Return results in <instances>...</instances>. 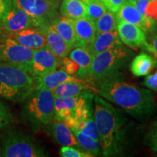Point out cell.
Here are the masks:
<instances>
[{"label":"cell","instance_id":"obj_32","mask_svg":"<svg viewBox=\"0 0 157 157\" xmlns=\"http://www.w3.org/2000/svg\"><path fill=\"white\" fill-rule=\"evenodd\" d=\"M60 66L61 67V69L72 76L77 74L78 70V64L70 58H68V56L60 60Z\"/></svg>","mask_w":157,"mask_h":157},{"label":"cell","instance_id":"obj_24","mask_svg":"<svg viewBox=\"0 0 157 157\" xmlns=\"http://www.w3.org/2000/svg\"><path fill=\"white\" fill-rule=\"evenodd\" d=\"M156 66L154 58L146 52L135 56L130 64L131 72L136 76H146L151 73Z\"/></svg>","mask_w":157,"mask_h":157},{"label":"cell","instance_id":"obj_21","mask_svg":"<svg viewBox=\"0 0 157 157\" xmlns=\"http://www.w3.org/2000/svg\"><path fill=\"white\" fill-rule=\"evenodd\" d=\"M116 15L119 21L136 25L140 27L145 33L146 32L145 17L141 15L131 0H127L116 13Z\"/></svg>","mask_w":157,"mask_h":157},{"label":"cell","instance_id":"obj_23","mask_svg":"<svg viewBox=\"0 0 157 157\" xmlns=\"http://www.w3.org/2000/svg\"><path fill=\"white\" fill-rule=\"evenodd\" d=\"M52 27L55 29L58 34L62 37L71 50L76 48V42L75 32H74L73 20H71L64 17H59L52 23Z\"/></svg>","mask_w":157,"mask_h":157},{"label":"cell","instance_id":"obj_1","mask_svg":"<svg viewBox=\"0 0 157 157\" xmlns=\"http://www.w3.org/2000/svg\"><path fill=\"white\" fill-rule=\"evenodd\" d=\"M94 86L101 97L121 108L135 119H146L157 111L152 91L127 83L119 75L105 78Z\"/></svg>","mask_w":157,"mask_h":157},{"label":"cell","instance_id":"obj_15","mask_svg":"<svg viewBox=\"0 0 157 157\" xmlns=\"http://www.w3.org/2000/svg\"><path fill=\"white\" fill-rule=\"evenodd\" d=\"M76 47H87L93 41L96 35L95 22L88 17L74 20Z\"/></svg>","mask_w":157,"mask_h":157},{"label":"cell","instance_id":"obj_40","mask_svg":"<svg viewBox=\"0 0 157 157\" xmlns=\"http://www.w3.org/2000/svg\"><path fill=\"white\" fill-rule=\"evenodd\" d=\"M81 1H82V2H83L84 3V4H85V3L87 2L88 1V0H81Z\"/></svg>","mask_w":157,"mask_h":157},{"label":"cell","instance_id":"obj_18","mask_svg":"<svg viewBox=\"0 0 157 157\" xmlns=\"http://www.w3.org/2000/svg\"><path fill=\"white\" fill-rule=\"evenodd\" d=\"M84 91H95L97 89L81 78H78L75 81H68L59 84L52 90L55 98L59 97H74L79 95Z\"/></svg>","mask_w":157,"mask_h":157},{"label":"cell","instance_id":"obj_12","mask_svg":"<svg viewBox=\"0 0 157 157\" xmlns=\"http://www.w3.org/2000/svg\"><path fill=\"white\" fill-rule=\"evenodd\" d=\"M42 128L58 144L63 146H73L82 150L71 129L63 121L53 119Z\"/></svg>","mask_w":157,"mask_h":157},{"label":"cell","instance_id":"obj_11","mask_svg":"<svg viewBox=\"0 0 157 157\" xmlns=\"http://www.w3.org/2000/svg\"><path fill=\"white\" fill-rule=\"evenodd\" d=\"M0 23L1 26L8 34L18 32L31 27H38L36 21L30 15L15 7H12Z\"/></svg>","mask_w":157,"mask_h":157},{"label":"cell","instance_id":"obj_4","mask_svg":"<svg viewBox=\"0 0 157 157\" xmlns=\"http://www.w3.org/2000/svg\"><path fill=\"white\" fill-rule=\"evenodd\" d=\"M35 77L16 66L0 63V97L22 102L35 90Z\"/></svg>","mask_w":157,"mask_h":157},{"label":"cell","instance_id":"obj_20","mask_svg":"<svg viewBox=\"0 0 157 157\" xmlns=\"http://www.w3.org/2000/svg\"><path fill=\"white\" fill-rule=\"evenodd\" d=\"M68 57L78 64V70L76 74L78 77L87 82L93 56L87 48L83 47H76L71 50Z\"/></svg>","mask_w":157,"mask_h":157},{"label":"cell","instance_id":"obj_17","mask_svg":"<svg viewBox=\"0 0 157 157\" xmlns=\"http://www.w3.org/2000/svg\"><path fill=\"white\" fill-rule=\"evenodd\" d=\"M40 29L44 33L47 47L53 52L55 56L60 60L68 56L71 48L53 27L52 25H47Z\"/></svg>","mask_w":157,"mask_h":157},{"label":"cell","instance_id":"obj_31","mask_svg":"<svg viewBox=\"0 0 157 157\" xmlns=\"http://www.w3.org/2000/svg\"><path fill=\"white\" fill-rule=\"evenodd\" d=\"M60 154L63 157H92L87 152L73 146H63Z\"/></svg>","mask_w":157,"mask_h":157},{"label":"cell","instance_id":"obj_22","mask_svg":"<svg viewBox=\"0 0 157 157\" xmlns=\"http://www.w3.org/2000/svg\"><path fill=\"white\" fill-rule=\"evenodd\" d=\"M59 10L62 17L73 21L87 16L86 5L81 0H62Z\"/></svg>","mask_w":157,"mask_h":157},{"label":"cell","instance_id":"obj_34","mask_svg":"<svg viewBox=\"0 0 157 157\" xmlns=\"http://www.w3.org/2000/svg\"><path fill=\"white\" fill-rule=\"evenodd\" d=\"M109 10L117 13L127 0H101Z\"/></svg>","mask_w":157,"mask_h":157},{"label":"cell","instance_id":"obj_27","mask_svg":"<svg viewBox=\"0 0 157 157\" xmlns=\"http://www.w3.org/2000/svg\"><path fill=\"white\" fill-rule=\"evenodd\" d=\"M85 5L87 8V17L94 22L108 10L101 0H88Z\"/></svg>","mask_w":157,"mask_h":157},{"label":"cell","instance_id":"obj_3","mask_svg":"<svg viewBox=\"0 0 157 157\" xmlns=\"http://www.w3.org/2000/svg\"><path fill=\"white\" fill-rule=\"evenodd\" d=\"M134 55L122 44L96 55L93 57L87 82L95 85L105 78L119 76L121 71L128 66Z\"/></svg>","mask_w":157,"mask_h":157},{"label":"cell","instance_id":"obj_7","mask_svg":"<svg viewBox=\"0 0 157 157\" xmlns=\"http://www.w3.org/2000/svg\"><path fill=\"white\" fill-rule=\"evenodd\" d=\"M44 147L31 135L10 129L3 137L0 156L44 157L48 156Z\"/></svg>","mask_w":157,"mask_h":157},{"label":"cell","instance_id":"obj_25","mask_svg":"<svg viewBox=\"0 0 157 157\" xmlns=\"http://www.w3.org/2000/svg\"><path fill=\"white\" fill-rule=\"evenodd\" d=\"M71 131L75 135L78 144L84 151L91 155V156H100L102 150L99 140L84 134L78 129H72Z\"/></svg>","mask_w":157,"mask_h":157},{"label":"cell","instance_id":"obj_19","mask_svg":"<svg viewBox=\"0 0 157 157\" xmlns=\"http://www.w3.org/2000/svg\"><path fill=\"white\" fill-rule=\"evenodd\" d=\"M78 78L70 75L63 69H56L51 73L35 77V89L44 88L52 91L57 86L61 83L68 81H75Z\"/></svg>","mask_w":157,"mask_h":157},{"label":"cell","instance_id":"obj_37","mask_svg":"<svg viewBox=\"0 0 157 157\" xmlns=\"http://www.w3.org/2000/svg\"><path fill=\"white\" fill-rule=\"evenodd\" d=\"M13 7V0H0V21Z\"/></svg>","mask_w":157,"mask_h":157},{"label":"cell","instance_id":"obj_35","mask_svg":"<svg viewBox=\"0 0 157 157\" xmlns=\"http://www.w3.org/2000/svg\"><path fill=\"white\" fill-rule=\"evenodd\" d=\"M146 16L157 21V0H150L146 9Z\"/></svg>","mask_w":157,"mask_h":157},{"label":"cell","instance_id":"obj_28","mask_svg":"<svg viewBox=\"0 0 157 157\" xmlns=\"http://www.w3.org/2000/svg\"><path fill=\"white\" fill-rule=\"evenodd\" d=\"M76 129H78V130H80L81 132L84 133V134L89 135V136L93 137L96 140H99V135H98L93 115L90 116L87 119L80 121Z\"/></svg>","mask_w":157,"mask_h":157},{"label":"cell","instance_id":"obj_41","mask_svg":"<svg viewBox=\"0 0 157 157\" xmlns=\"http://www.w3.org/2000/svg\"><path fill=\"white\" fill-rule=\"evenodd\" d=\"M0 149H1V144H0Z\"/></svg>","mask_w":157,"mask_h":157},{"label":"cell","instance_id":"obj_2","mask_svg":"<svg viewBox=\"0 0 157 157\" xmlns=\"http://www.w3.org/2000/svg\"><path fill=\"white\" fill-rule=\"evenodd\" d=\"M93 116L103 156H123L129 144L127 122L121 111L98 95Z\"/></svg>","mask_w":157,"mask_h":157},{"label":"cell","instance_id":"obj_14","mask_svg":"<svg viewBox=\"0 0 157 157\" xmlns=\"http://www.w3.org/2000/svg\"><path fill=\"white\" fill-rule=\"evenodd\" d=\"M7 35L19 44L33 50L47 47L44 33L38 27H31L15 33H7Z\"/></svg>","mask_w":157,"mask_h":157},{"label":"cell","instance_id":"obj_29","mask_svg":"<svg viewBox=\"0 0 157 157\" xmlns=\"http://www.w3.org/2000/svg\"><path fill=\"white\" fill-rule=\"evenodd\" d=\"M13 120V114L8 105L0 101V130L7 128Z\"/></svg>","mask_w":157,"mask_h":157},{"label":"cell","instance_id":"obj_38","mask_svg":"<svg viewBox=\"0 0 157 157\" xmlns=\"http://www.w3.org/2000/svg\"><path fill=\"white\" fill-rule=\"evenodd\" d=\"M143 17L146 16V9L150 0H131Z\"/></svg>","mask_w":157,"mask_h":157},{"label":"cell","instance_id":"obj_13","mask_svg":"<svg viewBox=\"0 0 157 157\" xmlns=\"http://www.w3.org/2000/svg\"><path fill=\"white\" fill-rule=\"evenodd\" d=\"M117 30L121 42L129 48H143L147 42L146 33L136 25L119 21Z\"/></svg>","mask_w":157,"mask_h":157},{"label":"cell","instance_id":"obj_9","mask_svg":"<svg viewBox=\"0 0 157 157\" xmlns=\"http://www.w3.org/2000/svg\"><path fill=\"white\" fill-rule=\"evenodd\" d=\"M35 50L17 43L7 36L0 40V63H6L25 70Z\"/></svg>","mask_w":157,"mask_h":157},{"label":"cell","instance_id":"obj_30","mask_svg":"<svg viewBox=\"0 0 157 157\" xmlns=\"http://www.w3.org/2000/svg\"><path fill=\"white\" fill-rule=\"evenodd\" d=\"M147 145L157 156V121L151 124L146 135Z\"/></svg>","mask_w":157,"mask_h":157},{"label":"cell","instance_id":"obj_8","mask_svg":"<svg viewBox=\"0 0 157 157\" xmlns=\"http://www.w3.org/2000/svg\"><path fill=\"white\" fill-rule=\"evenodd\" d=\"M13 5L30 15L39 28L51 25L60 17L53 0H13Z\"/></svg>","mask_w":157,"mask_h":157},{"label":"cell","instance_id":"obj_26","mask_svg":"<svg viewBox=\"0 0 157 157\" xmlns=\"http://www.w3.org/2000/svg\"><path fill=\"white\" fill-rule=\"evenodd\" d=\"M119 22L116 13L107 10L99 18L95 21L96 32L102 33L117 30Z\"/></svg>","mask_w":157,"mask_h":157},{"label":"cell","instance_id":"obj_33","mask_svg":"<svg viewBox=\"0 0 157 157\" xmlns=\"http://www.w3.org/2000/svg\"><path fill=\"white\" fill-rule=\"evenodd\" d=\"M143 81V86L152 91L157 92V70L152 74H148Z\"/></svg>","mask_w":157,"mask_h":157},{"label":"cell","instance_id":"obj_39","mask_svg":"<svg viewBox=\"0 0 157 157\" xmlns=\"http://www.w3.org/2000/svg\"><path fill=\"white\" fill-rule=\"evenodd\" d=\"M61 1H62V0H53V2H54L56 3V5L58 6V7H59V6H60V2H61Z\"/></svg>","mask_w":157,"mask_h":157},{"label":"cell","instance_id":"obj_16","mask_svg":"<svg viewBox=\"0 0 157 157\" xmlns=\"http://www.w3.org/2000/svg\"><path fill=\"white\" fill-rule=\"evenodd\" d=\"M121 44L117 30L96 33L93 41L87 47V50L93 57L100 52Z\"/></svg>","mask_w":157,"mask_h":157},{"label":"cell","instance_id":"obj_6","mask_svg":"<svg viewBox=\"0 0 157 157\" xmlns=\"http://www.w3.org/2000/svg\"><path fill=\"white\" fill-rule=\"evenodd\" d=\"M23 116L34 130H37L54 119L55 97L52 91L35 89L25 100Z\"/></svg>","mask_w":157,"mask_h":157},{"label":"cell","instance_id":"obj_10","mask_svg":"<svg viewBox=\"0 0 157 157\" xmlns=\"http://www.w3.org/2000/svg\"><path fill=\"white\" fill-rule=\"evenodd\" d=\"M60 60L48 47L35 50L32 58L25 67V71L37 77L51 73L60 66Z\"/></svg>","mask_w":157,"mask_h":157},{"label":"cell","instance_id":"obj_36","mask_svg":"<svg viewBox=\"0 0 157 157\" xmlns=\"http://www.w3.org/2000/svg\"><path fill=\"white\" fill-rule=\"evenodd\" d=\"M143 48L146 49L154 56L157 66V34L153 37L150 42H146Z\"/></svg>","mask_w":157,"mask_h":157},{"label":"cell","instance_id":"obj_5","mask_svg":"<svg viewBox=\"0 0 157 157\" xmlns=\"http://www.w3.org/2000/svg\"><path fill=\"white\" fill-rule=\"evenodd\" d=\"M94 95L84 91L74 97L55 98L54 119L66 124L71 129H76L80 121L93 115Z\"/></svg>","mask_w":157,"mask_h":157},{"label":"cell","instance_id":"obj_42","mask_svg":"<svg viewBox=\"0 0 157 157\" xmlns=\"http://www.w3.org/2000/svg\"><path fill=\"white\" fill-rule=\"evenodd\" d=\"M156 22H157V21H156Z\"/></svg>","mask_w":157,"mask_h":157}]
</instances>
